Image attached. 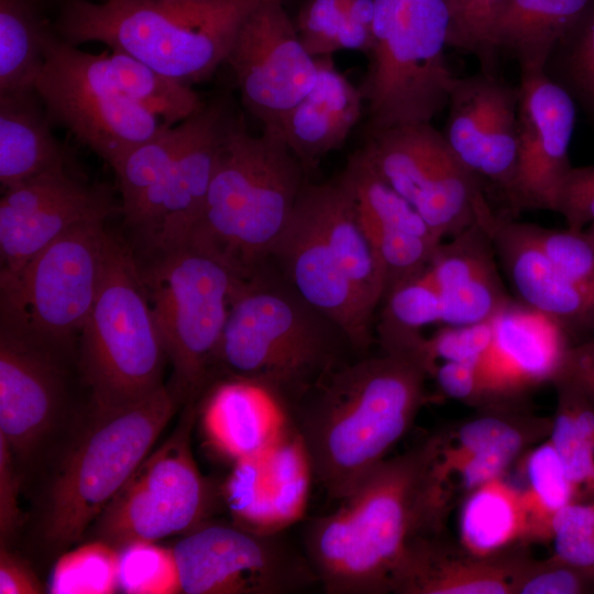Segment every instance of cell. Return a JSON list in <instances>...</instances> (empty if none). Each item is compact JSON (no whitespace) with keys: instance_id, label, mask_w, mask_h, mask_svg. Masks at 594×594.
<instances>
[{"instance_id":"1","label":"cell","mask_w":594,"mask_h":594,"mask_svg":"<svg viewBox=\"0 0 594 594\" xmlns=\"http://www.w3.org/2000/svg\"><path fill=\"white\" fill-rule=\"evenodd\" d=\"M441 436L386 458L334 512L316 517L302 534V550L329 594L391 592L409 543L439 531L448 488L435 473Z\"/></svg>"},{"instance_id":"2","label":"cell","mask_w":594,"mask_h":594,"mask_svg":"<svg viewBox=\"0 0 594 594\" xmlns=\"http://www.w3.org/2000/svg\"><path fill=\"white\" fill-rule=\"evenodd\" d=\"M428 376L418 353L381 350L336 369L295 406L292 424L331 501L346 496L411 428Z\"/></svg>"},{"instance_id":"3","label":"cell","mask_w":594,"mask_h":594,"mask_svg":"<svg viewBox=\"0 0 594 594\" xmlns=\"http://www.w3.org/2000/svg\"><path fill=\"white\" fill-rule=\"evenodd\" d=\"M359 356L345 332L267 263L244 278L232 299L215 381L222 376L258 381L290 414L327 375Z\"/></svg>"},{"instance_id":"4","label":"cell","mask_w":594,"mask_h":594,"mask_svg":"<svg viewBox=\"0 0 594 594\" xmlns=\"http://www.w3.org/2000/svg\"><path fill=\"white\" fill-rule=\"evenodd\" d=\"M263 0H66L57 35L76 46L100 42L185 84L226 62L250 12Z\"/></svg>"},{"instance_id":"5","label":"cell","mask_w":594,"mask_h":594,"mask_svg":"<svg viewBox=\"0 0 594 594\" xmlns=\"http://www.w3.org/2000/svg\"><path fill=\"white\" fill-rule=\"evenodd\" d=\"M234 119L188 241L212 250L249 277L270 262L306 183V169L277 133L252 135Z\"/></svg>"},{"instance_id":"6","label":"cell","mask_w":594,"mask_h":594,"mask_svg":"<svg viewBox=\"0 0 594 594\" xmlns=\"http://www.w3.org/2000/svg\"><path fill=\"white\" fill-rule=\"evenodd\" d=\"M180 404L170 385L119 407L95 408L78 430L51 484L43 539L55 550L84 535L128 482Z\"/></svg>"},{"instance_id":"7","label":"cell","mask_w":594,"mask_h":594,"mask_svg":"<svg viewBox=\"0 0 594 594\" xmlns=\"http://www.w3.org/2000/svg\"><path fill=\"white\" fill-rule=\"evenodd\" d=\"M166 361L134 248L109 229L98 292L78 340L90 405L107 409L150 395L164 385Z\"/></svg>"},{"instance_id":"8","label":"cell","mask_w":594,"mask_h":594,"mask_svg":"<svg viewBox=\"0 0 594 594\" xmlns=\"http://www.w3.org/2000/svg\"><path fill=\"white\" fill-rule=\"evenodd\" d=\"M135 255L173 366L169 385L184 405L198 402L215 380L231 302L246 277L222 256L193 241Z\"/></svg>"},{"instance_id":"9","label":"cell","mask_w":594,"mask_h":594,"mask_svg":"<svg viewBox=\"0 0 594 594\" xmlns=\"http://www.w3.org/2000/svg\"><path fill=\"white\" fill-rule=\"evenodd\" d=\"M370 64L360 90L369 130L431 122L443 110L455 77L448 65L447 0H374Z\"/></svg>"},{"instance_id":"10","label":"cell","mask_w":594,"mask_h":594,"mask_svg":"<svg viewBox=\"0 0 594 594\" xmlns=\"http://www.w3.org/2000/svg\"><path fill=\"white\" fill-rule=\"evenodd\" d=\"M107 219L84 220L19 271H0V322L56 344L78 348L100 283Z\"/></svg>"},{"instance_id":"11","label":"cell","mask_w":594,"mask_h":594,"mask_svg":"<svg viewBox=\"0 0 594 594\" xmlns=\"http://www.w3.org/2000/svg\"><path fill=\"white\" fill-rule=\"evenodd\" d=\"M44 52L34 89L51 122L64 125L112 168L168 127L117 87L103 53L79 51L50 30Z\"/></svg>"},{"instance_id":"12","label":"cell","mask_w":594,"mask_h":594,"mask_svg":"<svg viewBox=\"0 0 594 594\" xmlns=\"http://www.w3.org/2000/svg\"><path fill=\"white\" fill-rule=\"evenodd\" d=\"M199 402L185 404L173 433L139 465L94 522L99 540L117 549L188 532L205 522L212 490L191 450Z\"/></svg>"},{"instance_id":"13","label":"cell","mask_w":594,"mask_h":594,"mask_svg":"<svg viewBox=\"0 0 594 594\" xmlns=\"http://www.w3.org/2000/svg\"><path fill=\"white\" fill-rule=\"evenodd\" d=\"M367 131L361 152L441 241L476 222L475 208L479 197L484 195L482 188L431 122Z\"/></svg>"},{"instance_id":"14","label":"cell","mask_w":594,"mask_h":594,"mask_svg":"<svg viewBox=\"0 0 594 594\" xmlns=\"http://www.w3.org/2000/svg\"><path fill=\"white\" fill-rule=\"evenodd\" d=\"M78 348L0 322V435L21 471L40 457L68 417Z\"/></svg>"},{"instance_id":"15","label":"cell","mask_w":594,"mask_h":594,"mask_svg":"<svg viewBox=\"0 0 594 594\" xmlns=\"http://www.w3.org/2000/svg\"><path fill=\"white\" fill-rule=\"evenodd\" d=\"M172 549L186 594H289L319 583L304 550L282 532L204 522Z\"/></svg>"},{"instance_id":"16","label":"cell","mask_w":594,"mask_h":594,"mask_svg":"<svg viewBox=\"0 0 594 594\" xmlns=\"http://www.w3.org/2000/svg\"><path fill=\"white\" fill-rule=\"evenodd\" d=\"M246 109L273 128L315 85L318 65L282 0H263L243 21L226 62Z\"/></svg>"},{"instance_id":"17","label":"cell","mask_w":594,"mask_h":594,"mask_svg":"<svg viewBox=\"0 0 594 594\" xmlns=\"http://www.w3.org/2000/svg\"><path fill=\"white\" fill-rule=\"evenodd\" d=\"M518 102V86L507 84L494 72L481 69L457 78L442 132L488 202L494 196L508 218L517 166Z\"/></svg>"},{"instance_id":"18","label":"cell","mask_w":594,"mask_h":594,"mask_svg":"<svg viewBox=\"0 0 594 594\" xmlns=\"http://www.w3.org/2000/svg\"><path fill=\"white\" fill-rule=\"evenodd\" d=\"M223 102L205 105L197 123L163 179L124 219L139 241L138 253L185 244L196 227L218 155L233 121Z\"/></svg>"},{"instance_id":"19","label":"cell","mask_w":594,"mask_h":594,"mask_svg":"<svg viewBox=\"0 0 594 594\" xmlns=\"http://www.w3.org/2000/svg\"><path fill=\"white\" fill-rule=\"evenodd\" d=\"M518 150L509 217L525 210H553L558 188L572 167L569 146L575 102L543 69H521Z\"/></svg>"},{"instance_id":"20","label":"cell","mask_w":594,"mask_h":594,"mask_svg":"<svg viewBox=\"0 0 594 594\" xmlns=\"http://www.w3.org/2000/svg\"><path fill=\"white\" fill-rule=\"evenodd\" d=\"M116 210L109 190L84 183L66 166L4 189L0 200L1 271H19L69 228L90 218H109Z\"/></svg>"},{"instance_id":"21","label":"cell","mask_w":594,"mask_h":594,"mask_svg":"<svg viewBox=\"0 0 594 594\" xmlns=\"http://www.w3.org/2000/svg\"><path fill=\"white\" fill-rule=\"evenodd\" d=\"M270 261L302 299L345 332L360 355L367 354L375 310L345 275L300 196Z\"/></svg>"},{"instance_id":"22","label":"cell","mask_w":594,"mask_h":594,"mask_svg":"<svg viewBox=\"0 0 594 594\" xmlns=\"http://www.w3.org/2000/svg\"><path fill=\"white\" fill-rule=\"evenodd\" d=\"M476 222L488 232L518 301L557 321L573 344L594 338V284L560 273L525 222L496 213L485 199L477 204Z\"/></svg>"},{"instance_id":"23","label":"cell","mask_w":594,"mask_h":594,"mask_svg":"<svg viewBox=\"0 0 594 594\" xmlns=\"http://www.w3.org/2000/svg\"><path fill=\"white\" fill-rule=\"evenodd\" d=\"M572 344L557 321L513 298L493 318L492 342L477 362L480 405L518 402L553 383Z\"/></svg>"},{"instance_id":"24","label":"cell","mask_w":594,"mask_h":594,"mask_svg":"<svg viewBox=\"0 0 594 594\" xmlns=\"http://www.w3.org/2000/svg\"><path fill=\"white\" fill-rule=\"evenodd\" d=\"M312 482L308 453L293 426L265 450L233 462L223 497L234 524L282 532L304 517Z\"/></svg>"},{"instance_id":"25","label":"cell","mask_w":594,"mask_h":594,"mask_svg":"<svg viewBox=\"0 0 594 594\" xmlns=\"http://www.w3.org/2000/svg\"><path fill=\"white\" fill-rule=\"evenodd\" d=\"M497 262L492 239L477 222L439 244L425 273L439 294L441 323L488 321L513 299Z\"/></svg>"},{"instance_id":"26","label":"cell","mask_w":594,"mask_h":594,"mask_svg":"<svg viewBox=\"0 0 594 594\" xmlns=\"http://www.w3.org/2000/svg\"><path fill=\"white\" fill-rule=\"evenodd\" d=\"M199 416L208 442L232 462L265 450L293 427L270 387L239 376L213 381L199 398Z\"/></svg>"},{"instance_id":"27","label":"cell","mask_w":594,"mask_h":594,"mask_svg":"<svg viewBox=\"0 0 594 594\" xmlns=\"http://www.w3.org/2000/svg\"><path fill=\"white\" fill-rule=\"evenodd\" d=\"M526 559L497 554L477 558L454 553L439 531L416 537L391 583L398 594H512Z\"/></svg>"},{"instance_id":"28","label":"cell","mask_w":594,"mask_h":594,"mask_svg":"<svg viewBox=\"0 0 594 594\" xmlns=\"http://www.w3.org/2000/svg\"><path fill=\"white\" fill-rule=\"evenodd\" d=\"M317 58L318 73L307 96L273 128L305 169L339 148L359 121L363 97L342 75L331 55Z\"/></svg>"},{"instance_id":"29","label":"cell","mask_w":594,"mask_h":594,"mask_svg":"<svg viewBox=\"0 0 594 594\" xmlns=\"http://www.w3.org/2000/svg\"><path fill=\"white\" fill-rule=\"evenodd\" d=\"M299 196L345 275L375 310L384 296L381 273L341 175L319 184L306 180Z\"/></svg>"},{"instance_id":"30","label":"cell","mask_w":594,"mask_h":594,"mask_svg":"<svg viewBox=\"0 0 594 594\" xmlns=\"http://www.w3.org/2000/svg\"><path fill=\"white\" fill-rule=\"evenodd\" d=\"M35 89L0 94V184L2 190L65 167L66 148L53 135Z\"/></svg>"},{"instance_id":"31","label":"cell","mask_w":594,"mask_h":594,"mask_svg":"<svg viewBox=\"0 0 594 594\" xmlns=\"http://www.w3.org/2000/svg\"><path fill=\"white\" fill-rule=\"evenodd\" d=\"M590 0H507L492 30L496 54L506 51L520 69H543L558 42Z\"/></svg>"},{"instance_id":"32","label":"cell","mask_w":594,"mask_h":594,"mask_svg":"<svg viewBox=\"0 0 594 594\" xmlns=\"http://www.w3.org/2000/svg\"><path fill=\"white\" fill-rule=\"evenodd\" d=\"M460 542L473 557L501 554L528 538V521L521 490L502 477L471 490L459 517Z\"/></svg>"},{"instance_id":"33","label":"cell","mask_w":594,"mask_h":594,"mask_svg":"<svg viewBox=\"0 0 594 594\" xmlns=\"http://www.w3.org/2000/svg\"><path fill=\"white\" fill-rule=\"evenodd\" d=\"M552 384L557 389V409L551 419L549 440L574 487L576 501H592L594 403L563 381Z\"/></svg>"},{"instance_id":"34","label":"cell","mask_w":594,"mask_h":594,"mask_svg":"<svg viewBox=\"0 0 594 594\" xmlns=\"http://www.w3.org/2000/svg\"><path fill=\"white\" fill-rule=\"evenodd\" d=\"M37 1L0 0V94L34 90L48 31Z\"/></svg>"},{"instance_id":"35","label":"cell","mask_w":594,"mask_h":594,"mask_svg":"<svg viewBox=\"0 0 594 594\" xmlns=\"http://www.w3.org/2000/svg\"><path fill=\"white\" fill-rule=\"evenodd\" d=\"M103 54L107 70L117 87L165 125H176L205 106L188 84L166 76L125 53L111 51Z\"/></svg>"},{"instance_id":"36","label":"cell","mask_w":594,"mask_h":594,"mask_svg":"<svg viewBox=\"0 0 594 594\" xmlns=\"http://www.w3.org/2000/svg\"><path fill=\"white\" fill-rule=\"evenodd\" d=\"M381 304L376 330L383 351L417 352L421 330L442 320L439 294L425 271L392 287Z\"/></svg>"},{"instance_id":"37","label":"cell","mask_w":594,"mask_h":594,"mask_svg":"<svg viewBox=\"0 0 594 594\" xmlns=\"http://www.w3.org/2000/svg\"><path fill=\"white\" fill-rule=\"evenodd\" d=\"M522 466L527 484L521 490L528 521L527 540H551L554 517L576 501L574 487L549 439L528 452Z\"/></svg>"},{"instance_id":"38","label":"cell","mask_w":594,"mask_h":594,"mask_svg":"<svg viewBox=\"0 0 594 594\" xmlns=\"http://www.w3.org/2000/svg\"><path fill=\"white\" fill-rule=\"evenodd\" d=\"M197 113L176 125L165 127L155 136L135 146L113 167L124 219L163 179L193 133L197 123Z\"/></svg>"},{"instance_id":"39","label":"cell","mask_w":594,"mask_h":594,"mask_svg":"<svg viewBox=\"0 0 594 594\" xmlns=\"http://www.w3.org/2000/svg\"><path fill=\"white\" fill-rule=\"evenodd\" d=\"M543 70L594 119V0L558 42Z\"/></svg>"},{"instance_id":"40","label":"cell","mask_w":594,"mask_h":594,"mask_svg":"<svg viewBox=\"0 0 594 594\" xmlns=\"http://www.w3.org/2000/svg\"><path fill=\"white\" fill-rule=\"evenodd\" d=\"M119 590V550L102 540L63 553L52 569V594H110Z\"/></svg>"},{"instance_id":"41","label":"cell","mask_w":594,"mask_h":594,"mask_svg":"<svg viewBox=\"0 0 594 594\" xmlns=\"http://www.w3.org/2000/svg\"><path fill=\"white\" fill-rule=\"evenodd\" d=\"M119 550V591L128 594L182 593L172 548L134 541Z\"/></svg>"},{"instance_id":"42","label":"cell","mask_w":594,"mask_h":594,"mask_svg":"<svg viewBox=\"0 0 594 594\" xmlns=\"http://www.w3.org/2000/svg\"><path fill=\"white\" fill-rule=\"evenodd\" d=\"M507 0H447L450 12L449 46L475 55L482 69L494 72L497 54L492 30Z\"/></svg>"},{"instance_id":"43","label":"cell","mask_w":594,"mask_h":594,"mask_svg":"<svg viewBox=\"0 0 594 594\" xmlns=\"http://www.w3.org/2000/svg\"><path fill=\"white\" fill-rule=\"evenodd\" d=\"M553 560L594 574V499L561 509L551 527Z\"/></svg>"},{"instance_id":"44","label":"cell","mask_w":594,"mask_h":594,"mask_svg":"<svg viewBox=\"0 0 594 594\" xmlns=\"http://www.w3.org/2000/svg\"><path fill=\"white\" fill-rule=\"evenodd\" d=\"M525 223L537 246L560 273L580 283L594 284V244L585 230Z\"/></svg>"},{"instance_id":"45","label":"cell","mask_w":594,"mask_h":594,"mask_svg":"<svg viewBox=\"0 0 594 594\" xmlns=\"http://www.w3.org/2000/svg\"><path fill=\"white\" fill-rule=\"evenodd\" d=\"M492 338L493 319L465 326L444 324L431 337H425L418 352L429 376H432L439 360L477 363L487 351Z\"/></svg>"},{"instance_id":"46","label":"cell","mask_w":594,"mask_h":594,"mask_svg":"<svg viewBox=\"0 0 594 594\" xmlns=\"http://www.w3.org/2000/svg\"><path fill=\"white\" fill-rule=\"evenodd\" d=\"M594 592V574L548 559H526L516 584L518 594H583Z\"/></svg>"},{"instance_id":"47","label":"cell","mask_w":594,"mask_h":594,"mask_svg":"<svg viewBox=\"0 0 594 594\" xmlns=\"http://www.w3.org/2000/svg\"><path fill=\"white\" fill-rule=\"evenodd\" d=\"M344 12V0H310L300 11L296 28L314 57L337 52V35Z\"/></svg>"},{"instance_id":"48","label":"cell","mask_w":594,"mask_h":594,"mask_svg":"<svg viewBox=\"0 0 594 594\" xmlns=\"http://www.w3.org/2000/svg\"><path fill=\"white\" fill-rule=\"evenodd\" d=\"M570 229L594 223V165L571 167L561 182L553 205Z\"/></svg>"},{"instance_id":"49","label":"cell","mask_w":594,"mask_h":594,"mask_svg":"<svg viewBox=\"0 0 594 594\" xmlns=\"http://www.w3.org/2000/svg\"><path fill=\"white\" fill-rule=\"evenodd\" d=\"M20 470L13 454L0 435V536L1 543L12 537L20 521L18 494Z\"/></svg>"},{"instance_id":"50","label":"cell","mask_w":594,"mask_h":594,"mask_svg":"<svg viewBox=\"0 0 594 594\" xmlns=\"http://www.w3.org/2000/svg\"><path fill=\"white\" fill-rule=\"evenodd\" d=\"M432 377L442 394L466 404L480 405L481 386L475 362L446 361L437 364Z\"/></svg>"},{"instance_id":"51","label":"cell","mask_w":594,"mask_h":594,"mask_svg":"<svg viewBox=\"0 0 594 594\" xmlns=\"http://www.w3.org/2000/svg\"><path fill=\"white\" fill-rule=\"evenodd\" d=\"M556 381H563L594 403V338L574 343Z\"/></svg>"},{"instance_id":"52","label":"cell","mask_w":594,"mask_h":594,"mask_svg":"<svg viewBox=\"0 0 594 594\" xmlns=\"http://www.w3.org/2000/svg\"><path fill=\"white\" fill-rule=\"evenodd\" d=\"M43 592V586L29 565L1 546L0 593L37 594Z\"/></svg>"},{"instance_id":"53","label":"cell","mask_w":594,"mask_h":594,"mask_svg":"<svg viewBox=\"0 0 594 594\" xmlns=\"http://www.w3.org/2000/svg\"><path fill=\"white\" fill-rule=\"evenodd\" d=\"M372 42V28L352 20L343 12V18L337 35V51H359L369 54Z\"/></svg>"},{"instance_id":"54","label":"cell","mask_w":594,"mask_h":594,"mask_svg":"<svg viewBox=\"0 0 594 594\" xmlns=\"http://www.w3.org/2000/svg\"><path fill=\"white\" fill-rule=\"evenodd\" d=\"M344 12L352 20L372 28L375 15L374 0H344Z\"/></svg>"},{"instance_id":"55","label":"cell","mask_w":594,"mask_h":594,"mask_svg":"<svg viewBox=\"0 0 594 594\" xmlns=\"http://www.w3.org/2000/svg\"><path fill=\"white\" fill-rule=\"evenodd\" d=\"M585 232H586V234L588 235V238L591 239V241H592L593 244H594V223H592L591 226H588V227L585 229Z\"/></svg>"},{"instance_id":"56","label":"cell","mask_w":594,"mask_h":594,"mask_svg":"<svg viewBox=\"0 0 594 594\" xmlns=\"http://www.w3.org/2000/svg\"><path fill=\"white\" fill-rule=\"evenodd\" d=\"M103 1H110V0H103Z\"/></svg>"}]
</instances>
